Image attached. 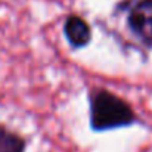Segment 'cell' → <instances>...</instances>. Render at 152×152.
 I'll return each instance as SVG.
<instances>
[{
  "label": "cell",
  "instance_id": "cell-3",
  "mask_svg": "<svg viewBox=\"0 0 152 152\" xmlns=\"http://www.w3.org/2000/svg\"><path fill=\"white\" fill-rule=\"evenodd\" d=\"M64 36L72 49H83L92 40L90 24L83 16L71 13L64 21Z\"/></svg>",
  "mask_w": 152,
  "mask_h": 152
},
{
  "label": "cell",
  "instance_id": "cell-2",
  "mask_svg": "<svg viewBox=\"0 0 152 152\" xmlns=\"http://www.w3.org/2000/svg\"><path fill=\"white\" fill-rule=\"evenodd\" d=\"M115 16L124 18L130 37L146 50H152V0H120Z\"/></svg>",
  "mask_w": 152,
  "mask_h": 152
},
{
  "label": "cell",
  "instance_id": "cell-4",
  "mask_svg": "<svg viewBox=\"0 0 152 152\" xmlns=\"http://www.w3.org/2000/svg\"><path fill=\"white\" fill-rule=\"evenodd\" d=\"M28 139L0 123V152H27Z\"/></svg>",
  "mask_w": 152,
  "mask_h": 152
},
{
  "label": "cell",
  "instance_id": "cell-1",
  "mask_svg": "<svg viewBox=\"0 0 152 152\" xmlns=\"http://www.w3.org/2000/svg\"><path fill=\"white\" fill-rule=\"evenodd\" d=\"M87 99L89 124L93 132L101 133L134 124H143L129 102L106 87H90L87 90Z\"/></svg>",
  "mask_w": 152,
  "mask_h": 152
}]
</instances>
